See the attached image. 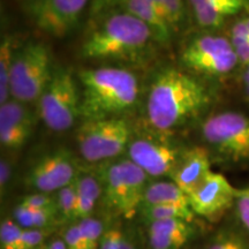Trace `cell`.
Here are the masks:
<instances>
[{
    "mask_svg": "<svg viewBox=\"0 0 249 249\" xmlns=\"http://www.w3.org/2000/svg\"><path fill=\"white\" fill-rule=\"evenodd\" d=\"M196 26L205 31H225L232 21L213 0H188Z\"/></svg>",
    "mask_w": 249,
    "mask_h": 249,
    "instance_id": "ac0fdd59",
    "label": "cell"
},
{
    "mask_svg": "<svg viewBox=\"0 0 249 249\" xmlns=\"http://www.w3.org/2000/svg\"><path fill=\"white\" fill-rule=\"evenodd\" d=\"M154 38L147 22L124 9L98 21L87 34L81 54L90 60H128L141 54Z\"/></svg>",
    "mask_w": 249,
    "mask_h": 249,
    "instance_id": "3957f363",
    "label": "cell"
},
{
    "mask_svg": "<svg viewBox=\"0 0 249 249\" xmlns=\"http://www.w3.org/2000/svg\"><path fill=\"white\" fill-rule=\"evenodd\" d=\"M235 77L238 79L239 86H240L242 99L245 103L249 104V64L242 66Z\"/></svg>",
    "mask_w": 249,
    "mask_h": 249,
    "instance_id": "e575fe53",
    "label": "cell"
},
{
    "mask_svg": "<svg viewBox=\"0 0 249 249\" xmlns=\"http://www.w3.org/2000/svg\"><path fill=\"white\" fill-rule=\"evenodd\" d=\"M148 177L129 158L107 164L99 176L105 207L127 219L135 216L143 203Z\"/></svg>",
    "mask_w": 249,
    "mask_h": 249,
    "instance_id": "8992f818",
    "label": "cell"
},
{
    "mask_svg": "<svg viewBox=\"0 0 249 249\" xmlns=\"http://www.w3.org/2000/svg\"><path fill=\"white\" fill-rule=\"evenodd\" d=\"M62 239L66 245V249H87L86 242L81 234L79 224L76 222L67 227Z\"/></svg>",
    "mask_w": 249,
    "mask_h": 249,
    "instance_id": "836d02e7",
    "label": "cell"
},
{
    "mask_svg": "<svg viewBox=\"0 0 249 249\" xmlns=\"http://www.w3.org/2000/svg\"><path fill=\"white\" fill-rule=\"evenodd\" d=\"M55 204L59 219L61 222L74 223L76 210V187L75 180L70 185L62 187L57 191Z\"/></svg>",
    "mask_w": 249,
    "mask_h": 249,
    "instance_id": "484cf974",
    "label": "cell"
},
{
    "mask_svg": "<svg viewBox=\"0 0 249 249\" xmlns=\"http://www.w3.org/2000/svg\"><path fill=\"white\" fill-rule=\"evenodd\" d=\"M33 133V116L23 102L8 99L0 105V142L7 149L26 144Z\"/></svg>",
    "mask_w": 249,
    "mask_h": 249,
    "instance_id": "5bb4252c",
    "label": "cell"
},
{
    "mask_svg": "<svg viewBox=\"0 0 249 249\" xmlns=\"http://www.w3.org/2000/svg\"><path fill=\"white\" fill-rule=\"evenodd\" d=\"M80 154L89 163L116 158L127 150L130 128L120 117L85 120L76 134Z\"/></svg>",
    "mask_w": 249,
    "mask_h": 249,
    "instance_id": "9c48e42d",
    "label": "cell"
},
{
    "mask_svg": "<svg viewBox=\"0 0 249 249\" xmlns=\"http://www.w3.org/2000/svg\"><path fill=\"white\" fill-rule=\"evenodd\" d=\"M9 180H11V165L8 164L7 160H1L0 161V189H1L2 196L7 188Z\"/></svg>",
    "mask_w": 249,
    "mask_h": 249,
    "instance_id": "d590c367",
    "label": "cell"
},
{
    "mask_svg": "<svg viewBox=\"0 0 249 249\" xmlns=\"http://www.w3.org/2000/svg\"><path fill=\"white\" fill-rule=\"evenodd\" d=\"M38 112L45 126L54 132L71 128L81 117V91L68 68H54L38 99Z\"/></svg>",
    "mask_w": 249,
    "mask_h": 249,
    "instance_id": "ba28073f",
    "label": "cell"
},
{
    "mask_svg": "<svg viewBox=\"0 0 249 249\" xmlns=\"http://www.w3.org/2000/svg\"><path fill=\"white\" fill-rule=\"evenodd\" d=\"M76 210L74 223L91 216L96 203L103 194L101 178L93 173H80L75 179Z\"/></svg>",
    "mask_w": 249,
    "mask_h": 249,
    "instance_id": "e0dca14e",
    "label": "cell"
},
{
    "mask_svg": "<svg viewBox=\"0 0 249 249\" xmlns=\"http://www.w3.org/2000/svg\"><path fill=\"white\" fill-rule=\"evenodd\" d=\"M203 249H249V236L232 220L217 230Z\"/></svg>",
    "mask_w": 249,
    "mask_h": 249,
    "instance_id": "7402d4cb",
    "label": "cell"
},
{
    "mask_svg": "<svg viewBox=\"0 0 249 249\" xmlns=\"http://www.w3.org/2000/svg\"><path fill=\"white\" fill-rule=\"evenodd\" d=\"M218 102V88L187 70L160 71L148 91L147 117L152 127L170 130L207 116Z\"/></svg>",
    "mask_w": 249,
    "mask_h": 249,
    "instance_id": "6da1fadb",
    "label": "cell"
},
{
    "mask_svg": "<svg viewBox=\"0 0 249 249\" xmlns=\"http://www.w3.org/2000/svg\"><path fill=\"white\" fill-rule=\"evenodd\" d=\"M14 54L13 42L6 37L0 45V104L11 97V71Z\"/></svg>",
    "mask_w": 249,
    "mask_h": 249,
    "instance_id": "d4e9b609",
    "label": "cell"
},
{
    "mask_svg": "<svg viewBox=\"0 0 249 249\" xmlns=\"http://www.w3.org/2000/svg\"><path fill=\"white\" fill-rule=\"evenodd\" d=\"M236 187L223 173L211 172L188 195L189 205L196 217L218 223L232 211Z\"/></svg>",
    "mask_w": 249,
    "mask_h": 249,
    "instance_id": "8fae6325",
    "label": "cell"
},
{
    "mask_svg": "<svg viewBox=\"0 0 249 249\" xmlns=\"http://www.w3.org/2000/svg\"><path fill=\"white\" fill-rule=\"evenodd\" d=\"M111 0H91V9L92 13L97 14L101 9H103L107 6Z\"/></svg>",
    "mask_w": 249,
    "mask_h": 249,
    "instance_id": "74e56055",
    "label": "cell"
},
{
    "mask_svg": "<svg viewBox=\"0 0 249 249\" xmlns=\"http://www.w3.org/2000/svg\"><path fill=\"white\" fill-rule=\"evenodd\" d=\"M89 2L91 0H28L27 12L39 30L60 38L77 26Z\"/></svg>",
    "mask_w": 249,
    "mask_h": 249,
    "instance_id": "30bf717a",
    "label": "cell"
},
{
    "mask_svg": "<svg viewBox=\"0 0 249 249\" xmlns=\"http://www.w3.org/2000/svg\"><path fill=\"white\" fill-rule=\"evenodd\" d=\"M13 219L22 229H51L60 222L57 209H35L18 204L13 211Z\"/></svg>",
    "mask_w": 249,
    "mask_h": 249,
    "instance_id": "44dd1931",
    "label": "cell"
},
{
    "mask_svg": "<svg viewBox=\"0 0 249 249\" xmlns=\"http://www.w3.org/2000/svg\"><path fill=\"white\" fill-rule=\"evenodd\" d=\"M23 229L13 218H6L0 224V248L21 249Z\"/></svg>",
    "mask_w": 249,
    "mask_h": 249,
    "instance_id": "f546056e",
    "label": "cell"
},
{
    "mask_svg": "<svg viewBox=\"0 0 249 249\" xmlns=\"http://www.w3.org/2000/svg\"><path fill=\"white\" fill-rule=\"evenodd\" d=\"M51 229H23L21 249H37L48 240Z\"/></svg>",
    "mask_w": 249,
    "mask_h": 249,
    "instance_id": "d6a6232c",
    "label": "cell"
},
{
    "mask_svg": "<svg viewBox=\"0 0 249 249\" xmlns=\"http://www.w3.org/2000/svg\"><path fill=\"white\" fill-rule=\"evenodd\" d=\"M140 213L147 223L165 219H185L194 222L196 218L191 207L179 204H142Z\"/></svg>",
    "mask_w": 249,
    "mask_h": 249,
    "instance_id": "603a6c76",
    "label": "cell"
},
{
    "mask_svg": "<svg viewBox=\"0 0 249 249\" xmlns=\"http://www.w3.org/2000/svg\"><path fill=\"white\" fill-rule=\"evenodd\" d=\"M120 2L123 4L124 9L136 15L150 26L155 33L156 39L166 42L171 38L172 33L158 14L154 0H120Z\"/></svg>",
    "mask_w": 249,
    "mask_h": 249,
    "instance_id": "d6986e66",
    "label": "cell"
},
{
    "mask_svg": "<svg viewBox=\"0 0 249 249\" xmlns=\"http://www.w3.org/2000/svg\"><path fill=\"white\" fill-rule=\"evenodd\" d=\"M213 160L208 148L201 144L183 149L171 179L189 195L213 171Z\"/></svg>",
    "mask_w": 249,
    "mask_h": 249,
    "instance_id": "9a60e30c",
    "label": "cell"
},
{
    "mask_svg": "<svg viewBox=\"0 0 249 249\" xmlns=\"http://www.w3.org/2000/svg\"><path fill=\"white\" fill-rule=\"evenodd\" d=\"M186 70L218 88L222 81L235 77L241 65L226 31L201 30L186 43L181 52Z\"/></svg>",
    "mask_w": 249,
    "mask_h": 249,
    "instance_id": "5b68a950",
    "label": "cell"
},
{
    "mask_svg": "<svg viewBox=\"0 0 249 249\" xmlns=\"http://www.w3.org/2000/svg\"><path fill=\"white\" fill-rule=\"evenodd\" d=\"M81 234L86 242L87 249H99L103 233H104V225L99 219L96 218L86 217L77 220Z\"/></svg>",
    "mask_w": 249,
    "mask_h": 249,
    "instance_id": "f1b7e54d",
    "label": "cell"
},
{
    "mask_svg": "<svg viewBox=\"0 0 249 249\" xmlns=\"http://www.w3.org/2000/svg\"><path fill=\"white\" fill-rule=\"evenodd\" d=\"M52 58L44 43L28 42L15 50L11 71V96L23 103L38 101L53 75Z\"/></svg>",
    "mask_w": 249,
    "mask_h": 249,
    "instance_id": "52a82bcc",
    "label": "cell"
},
{
    "mask_svg": "<svg viewBox=\"0 0 249 249\" xmlns=\"http://www.w3.org/2000/svg\"><path fill=\"white\" fill-rule=\"evenodd\" d=\"M77 79L83 120L118 117L138 101V77L126 68H89L81 71Z\"/></svg>",
    "mask_w": 249,
    "mask_h": 249,
    "instance_id": "7a4b0ae2",
    "label": "cell"
},
{
    "mask_svg": "<svg viewBox=\"0 0 249 249\" xmlns=\"http://www.w3.org/2000/svg\"><path fill=\"white\" fill-rule=\"evenodd\" d=\"M37 249H66V245H65L64 239L54 238L51 240H46Z\"/></svg>",
    "mask_w": 249,
    "mask_h": 249,
    "instance_id": "8d00e7d4",
    "label": "cell"
},
{
    "mask_svg": "<svg viewBox=\"0 0 249 249\" xmlns=\"http://www.w3.org/2000/svg\"><path fill=\"white\" fill-rule=\"evenodd\" d=\"M128 158L149 177L171 176L178 163L182 149L151 139H136L127 148Z\"/></svg>",
    "mask_w": 249,
    "mask_h": 249,
    "instance_id": "4fadbf2b",
    "label": "cell"
},
{
    "mask_svg": "<svg viewBox=\"0 0 249 249\" xmlns=\"http://www.w3.org/2000/svg\"><path fill=\"white\" fill-rule=\"evenodd\" d=\"M202 144L213 164L249 169V113L236 108H213L198 121Z\"/></svg>",
    "mask_w": 249,
    "mask_h": 249,
    "instance_id": "277c9868",
    "label": "cell"
},
{
    "mask_svg": "<svg viewBox=\"0 0 249 249\" xmlns=\"http://www.w3.org/2000/svg\"><path fill=\"white\" fill-rule=\"evenodd\" d=\"M74 155L66 149L49 152L36 161L26 176V183L36 192H57L77 177Z\"/></svg>",
    "mask_w": 249,
    "mask_h": 249,
    "instance_id": "7c38bea8",
    "label": "cell"
},
{
    "mask_svg": "<svg viewBox=\"0 0 249 249\" xmlns=\"http://www.w3.org/2000/svg\"><path fill=\"white\" fill-rule=\"evenodd\" d=\"M197 233L194 222L165 219L148 223V238L151 249H182Z\"/></svg>",
    "mask_w": 249,
    "mask_h": 249,
    "instance_id": "2e32d148",
    "label": "cell"
},
{
    "mask_svg": "<svg viewBox=\"0 0 249 249\" xmlns=\"http://www.w3.org/2000/svg\"><path fill=\"white\" fill-rule=\"evenodd\" d=\"M99 249H138L127 232L119 225L107 227L103 233Z\"/></svg>",
    "mask_w": 249,
    "mask_h": 249,
    "instance_id": "83f0119b",
    "label": "cell"
},
{
    "mask_svg": "<svg viewBox=\"0 0 249 249\" xmlns=\"http://www.w3.org/2000/svg\"><path fill=\"white\" fill-rule=\"evenodd\" d=\"M225 31L234 45L241 67L249 64V11L233 18Z\"/></svg>",
    "mask_w": 249,
    "mask_h": 249,
    "instance_id": "cb8c5ba5",
    "label": "cell"
},
{
    "mask_svg": "<svg viewBox=\"0 0 249 249\" xmlns=\"http://www.w3.org/2000/svg\"><path fill=\"white\" fill-rule=\"evenodd\" d=\"M230 213L235 225L249 236V185L236 187L234 205Z\"/></svg>",
    "mask_w": 249,
    "mask_h": 249,
    "instance_id": "4316f807",
    "label": "cell"
},
{
    "mask_svg": "<svg viewBox=\"0 0 249 249\" xmlns=\"http://www.w3.org/2000/svg\"><path fill=\"white\" fill-rule=\"evenodd\" d=\"M164 18L171 33L176 31L185 22L187 5L185 0H163Z\"/></svg>",
    "mask_w": 249,
    "mask_h": 249,
    "instance_id": "4dcf8cb0",
    "label": "cell"
},
{
    "mask_svg": "<svg viewBox=\"0 0 249 249\" xmlns=\"http://www.w3.org/2000/svg\"><path fill=\"white\" fill-rule=\"evenodd\" d=\"M142 204H179L189 205V197L174 181L148 183Z\"/></svg>",
    "mask_w": 249,
    "mask_h": 249,
    "instance_id": "ffe728a7",
    "label": "cell"
},
{
    "mask_svg": "<svg viewBox=\"0 0 249 249\" xmlns=\"http://www.w3.org/2000/svg\"><path fill=\"white\" fill-rule=\"evenodd\" d=\"M18 205L27 208H35V209H57L55 196H51L50 193L44 192H36L24 196Z\"/></svg>",
    "mask_w": 249,
    "mask_h": 249,
    "instance_id": "1f68e13d",
    "label": "cell"
}]
</instances>
